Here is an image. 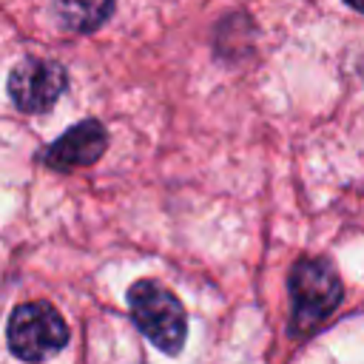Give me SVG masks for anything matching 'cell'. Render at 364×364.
<instances>
[{
	"instance_id": "8992f818",
	"label": "cell",
	"mask_w": 364,
	"mask_h": 364,
	"mask_svg": "<svg viewBox=\"0 0 364 364\" xmlns=\"http://www.w3.org/2000/svg\"><path fill=\"white\" fill-rule=\"evenodd\" d=\"M57 17L65 28L88 34L97 31L114 11V0H54Z\"/></svg>"
},
{
	"instance_id": "52a82bcc",
	"label": "cell",
	"mask_w": 364,
	"mask_h": 364,
	"mask_svg": "<svg viewBox=\"0 0 364 364\" xmlns=\"http://www.w3.org/2000/svg\"><path fill=\"white\" fill-rule=\"evenodd\" d=\"M350 9H355V11H364V0H344Z\"/></svg>"
},
{
	"instance_id": "277c9868",
	"label": "cell",
	"mask_w": 364,
	"mask_h": 364,
	"mask_svg": "<svg viewBox=\"0 0 364 364\" xmlns=\"http://www.w3.org/2000/svg\"><path fill=\"white\" fill-rule=\"evenodd\" d=\"M68 85V74L57 60L26 57L9 74V97L26 114L48 111Z\"/></svg>"
},
{
	"instance_id": "7a4b0ae2",
	"label": "cell",
	"mask_w": 364,
	"mask_h": 364,
	"mask_svg": "<svg viewBox=\"0 0 364 364\" xmlns=\"http://www.w3.org/2000/svg\"><path fill=\"white\" fill-rule=\"evenodd\" d=\"M341 279L324 259H304L290 273V299H293V333H310L318 327L341 301Z\"/></svg>"
},
{
	"instance_id": "3957f363",
	"label": "cell",
	"mask_w": 364,
	"mask_h": 364,
	"mask_svg": "<svg viewBox=\"0 0 364 364\" xmlns=\"http://www.w3.org/2000/svg\"><path fill=\"white\" fill-rule=\"evenodd\" d=\"M68 344V324L48 301H26L9 318V347L20 361H48Z\"/></svg>"
},
{
	"instance_id": "6da1fadb",
	"label": "cell",
	"mask_w": 364,
	"mask_h": 364,
	"mask_svg": "<svg viewBox=\"0 0 364 364\" xmlns=\"http://www.w3.org/2000/svg\"><path fill=\"white\" fill-rule=\"evenodd\" d=\"M128 307L134 324L151 344H156L168 355H176L182 350L188 336V316L182 301L168 287L151 279H139L128 287Z\"/></svg>"
},
{
	"instance_id": "5b68a950",
	"label": "cell",
	"mask_w": 364,
	"mask_h": 364,
	"mask_svg": "<svg viewBox=\"0 0 364 364\" xmlns=\"http://www.w3.org/2000/svg\"><path fill=\"white\" fill-rule=\"evenodd\" d=\"M105 145H108L105 128L97 119H82L46 148L43 162L54 171L85 168V165H94L105 154Z\"/></svg>"
}]
</instances>
